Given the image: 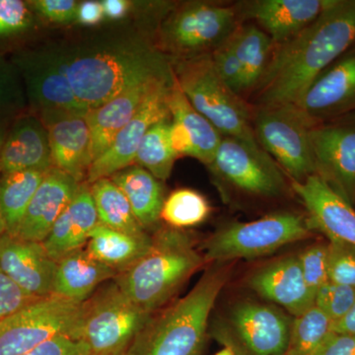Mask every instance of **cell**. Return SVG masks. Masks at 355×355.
I'll list each match as a JSON object with an SVG mask.
<instances>
[{
  "instance_id": "1",
  "label": "cell",
  "mask_w": 355,
  "mask_h": 355,
  "mask_svg": "<svg viewBox=\"0 0 355 355\" xmlns=\"http://www.w3.org/2000/svg\"><path fill=\"white\" fill-rule=\"evenodd\" d=\"M355 44V0H331L300 34L275 46L256 88L259 107L296 105L313 83Z\"/></svg>"
},
{
  "instance_id": "2",
  "label": "cell",
  "mask_w": 355,
  "mask_h": 355,
  "mask_svg": "<svg viewBox=\"0 0 355 355\" xmlns=\"http://www.w3.org/2000/svg\"><path fill=\"white\" fill-rule=\"evenodd\" d=\"M70 85L89 110L128 89L174 77L164 51L142 42H109L60 51Z\"/></svg>"
},
{
  "instance_id": "3",
  "label": "cell",
  "mask_w": 355,
  "mask_h": 355,
  "mask_svg": "<svg viewBox=\"0 0 355 355\" xmlns=\"http://www.w3.org/2000/svg\"><path fill=\"white\" fill-rule=\"evenodd\" d=\"M205 263L187 231L166 226L155 231L149 251L114 280L135 304L155 314Z\"/></svg>"
},
{
  "instance_id": "4",
  "label": "cell",
  "mask_w": 355,
  "mask_h": 355,
  "mask_svg": "<svg viewBox=\"0 0 355 355\" xmlns=\"http://www.w3.org/2000/svg\"><path fill=\"white\" fill-rule=\"evenodd\" d=\"M226 263H214L187 295L153 315L127 355H202L210 314L227 282Z\"/></svg>"
},
{
  "instance_id": "5",
  "label": "cell",
  "mask_w": 355,
  "mask_h": 355,
  "mask_svg": "<svg viewBox=\"0 0 355 355\" xmlns=\"http://www.w3.org/2000/svg\"><path fill=\"white\" fill-rule=\"evenodd\" d=\"M175 77L187 99L207 119L222 137L257 142L253 113L241 96L222 81L210 55L178 60Z\"/></svg>"
},
{
  "instance_id": "6",
  "label": "cell",
  "mask_w": 355,
  "mask_h": 355,
  "mask_svg": "<svg viewBox=\"0 0 355 355\" xmlns=\"http://www.w3.org/2000/svg\"><path fill=\"white\" fill-rule=\"evenodd\" d=\"M153 315L130 300L114 279L110 280L84 302L78 340L87 345L91 355L127 354Z\"/></svg>"
},
{
  "instance_id": "7",
  "label": "cell",
  "mask_w": 355,
  "mask_h": 355,
  "mask_svg": "<svg viewBox=\"0 0 355 355\" xmlns=\"http://www.w3.org/2000/svg\"><path fill=\"white\" fill-rule=\"evenodd\" d=\"M311 233L307 217L295 212H277L254 221L232 222L203 243V257L207 263L256 259L306 239Z\"/></svg>"
},
{
  "instance_id": "8",
  "label": "cell",
  "mask_w": 355,
  "mask_h": 355,
  "mask_svg": "<svg viewBox=\"0 0 355 355\" xmlns=\"http://www.w3.org/2000/svg\"><path fill=\"white\" fill-rule=\"evenodd\" d=\"M84 302L50 294L38 297L0 323V355H23L65 338L78 340Z\"/></svg>"
},
{
  "instance_id": "9",
  "label": "cell",
  "mask_w": 355,
  "mask_h": 355,
  "mask_svg": "<svg viewBox=\"0 0 355 355\" xmlns=\"http://www.w3.org/2000/svg\"><path fill=\"white\" fill-rule=\"evenodd\" d=\"M293 317L275 306L242 301L210 327V336L234 355H286Z\"/></svg>"
},
{
  "instance_id": "10",
  "label": "cell",
  "mask_w": 355,
  "mask_h": 355,
  "mask_svg": "<svg viewBox=\"0 0 355 355\" xmlns=\"http://www.w3.org/2000/svg\"><path fill=\"white\" fill-rule=\"evenodd\" d=\"M316 125L297 105L258 107L253 130L259 146L291 178L302 182L316 174L310 135Z\"/></svg>"
},
{
  "instance_id": "11",
  "label": "cell",
  "mask_w": 355,
  "mask_h": 355,
  "mask_svg": "<svg viewBox=\"0 0 355 355\" xmlns=\"http://www.w3.org/2000/svg\"><path fill=\"white\" fill-rule=\"evenodd\" d=\"M236 6L190 2L166 18L161 27L164 50L186 60L212 51L227 42L239 27Z\"/></svg>"
},
{
  "instance_id": "12",
  "label": "cell",
  "mask_w": 355,
  "mask_h": 355,
  "mask_svg": "<svg viewBox=\"0 0 355 355\" xmlns=\"http://www.w3.org/2000/svg\"><path fill=\"white\" fill-rule=\"evenodd\" d=\"M19 72L27 104L41 116L67 113L85 116L87 107L79 101L62 64V53L53 49H21L9 58Z\"/></svg>"
},
{
  "instance_id": "13",
  "label": "cell",
  "mask_w": 355,
  "mask_h": 355,
  "mask_svg": "<svg viewBox=\"0 0 355 355\" xmlns=\"http://www.w3.org/2000/svg\"><path fill=\"white\" fill-rule=\"evenodd\" d=\"M222 181L261 198H277L286 190L280 167L258 142L223 137L209 166Z\"/></svg>"
},
{
  "instance_id": "14",
  "label": "cell",
  "mask_w": 355,
  "mask_h": 355,
  "mask_svg": "<svg viewBox=\"0 0 355 355\" xmlns=\"http://www.w3.org/2000/svg\"><path fill=\"white\" fill-rule=\"evenodd\" d=\"M310 139L316 174L355 202V112L314 125Z\"/></svg>"
},
{
  "instance_id": "15",
  "label": "cell",
  "mask_w": 355,
  "mask_h": 355,
  "mask_svg": "<svg viewBox=\"0 0 355 355\" xmlns=\"http://www.w3.org/2000/svg\"><path fill=\"white\" fill-rule=\"evenodd\" d=\"M174 80L175 77L171 83L161 84L147 96L132 121L114 137L108 150L93 161L86 183L90 184L98 180L112 177L133 165L141 140L149 128L159 121L171 118L168 97Z\"/></svg>"
},
{
  "instance_id": "16",
  "label": "cell",
  "mask_w": 355,
  "mask_h": 355,
  "mask_svg": "<svg viewBox=\"0 0 355 355\" xmlns=\"http://www.w3.org/2000/svg\"><path fill=\"white\" fill-rule=\"evenodd\" d=\"M291 186L307 209L312 230L321 231L329 240L355 246V210L349 200L318 174L292 182Z\"/></svg>"
},
{
  "instance_id": "17",
  "label": "cell",
  "mask_w": 355,
  "mask_h": 355,
  "mask_svg": "<svg viewBox=\"0 0 355 355\" xmlns=\"http://www.w3.org/2000/svg\"><path fill=\"white\" fill-rule=\"evenodd\" d=\"M296 105L316 125L355 112V48L324 70Z\"/></svg>"
},
{
  "instance_id": "18",
  "label": "cell",
  "mask_w": 355,
  "mask_h": 355,
  "mask_svg": "<svg viewBox=\"0 0 355 355\" xmlns=\"http://www.w3.org/2000/svg\"><path fill=\"white\" fill-rule=\"evenodd\" d=\"M55 266L57 261L43 243L8 233L0 236V270L30 295L44 297L51 294Z\"/></svg>"
},
{
  "instance_id": "19",
  "label": "cell",
  "mask_w": 355,
  "mask_h": 355,
  "mask_svg": "<svg viewBox=\"0 0 355 355\" xmlns=\"http://www.w3.org/2000/svg\"><path fill=\"white\" fill-rule=\"evenodd\" d=\"M168 107L170 116V139L179 156L198 159L207 167L214 160L222 135L207 119L191 106L175 77Z\"/></svg>"
},
{
  "instance_id": "20",
  "label": "cell",
  "mask_w": 355,
  "mask_h": 355,
  "mask_svg": "<svg viewBox=\"0 0 355 355\" xmlns=\"http://www.w3.org/2000/svg\"><path fill=\"white\" fill-rule=\"evenodd\" d=\"M331 0H254L237 9L238 16L254 20L275 46L286 43L309 27Z\"/></svg>"
},
{
  "instance_id": "21",
  "label": "cell",
  "mask_w": 355,
  "mask_h": 355,
  "mask_svg": "<svg viewBox=\"0 0 355 355\" xmlns=\"http://www.w3.org/2000/svg\"><path fill=\"white\" fill-rule=\"evenodd\" d=\"M39 118L48 130L53 167L78 183L85 182L92 164L90 130L85 116L53 113Z\"/></svg>"
},
{
  "instance_id": "22",
  "label": "cell",
  "mask_w": 355,
  "mask_h": 355,
  "mask_svg": "<svg viewBox=\"0 0 355 355\" xmlns=\"http://www.w3.org/2000/svg\"><path fill=\"white\" fill-rule=\"evenodd\" d=\"M51 168L48 130L36 114L23 112L7 133L0 160L1 175L30 170L48 172Z\"/></svg>"
},
{
  "instance_id": "23",
  "label": "cell",
  "mask_w": 355,
  "mask_h": 355,
  "mask_svg": "<svg viewBox=\"0 0 355 355\" xmlns=\"http://www.w3.org/2000/svg\"><path fill=\"white\" fill-rule=\"evenodd\" d=\"M249 286L292 317L300 316L315 305V296L306 284L298 256L286 257L261 268L250 277Z\"/></svg>"
},
{
  "instance_id": "24",
  "label": "cell",
  "mask_w": 355,
  "mask_h": 355,
  "mask_svg": "<svg viewBox=\"0 0 355 355\" xmlns=\"http://www.w3.org/2000/svg\"><path fill=\"white\" fill-rule=\"evenodd\" d=\"M80 184L57 168L49 170L28 207L16 236L28 241L43 243Z\"/></svg>"
},
{
  "instance_id": "25",
  "label": "cell",
  "mask_w": 355,
  "mask_h": 355,
  "mask_svg": "<svg viewBox=\"0 0 355 355\" xmlns=\"http://www.w3.org/2000/svg\"><path fill=\"white\" fill-rule=\"evenodd\" d=\"M174 77L169 80L153 81L135 86L101 106L89 110L85 120L90 130L92 162L108 150L114 137L132 121L147 96L161 84L171 83Z\"/></svg>"
},
{
  "instance_id": "26",
  "label": "cell",
  "mask_w": 355,
  "mask_h": 355,
  "mask_svg": "<svg viewBox=\"0 0 355 355\" xmlns=\"http://www.w3.org/2000/svg\"><path fill=\"white\" fill-rule=\"evenodd\" d=\"M99 223L90 186L79 184L76 196L62 212L50 234L43 242L55 261L87 245L91 231Z\"/></svg>"
},
{
  "instance_id": "27",
  "label": "cell",
  "mask_w": 355,
  "mask_h": 355,
  "mask_svg": "<svg viewBox=\"0 0 355 355\" xmlns=\"http://www.w3.org/2000/svg\"><path fill=\"white\" fill-rule=\"evenodd\" d=\"M116 275L114 270L96 260L83 248L57 261L51 294L85 302Z\"/></svg>"
},
{
  "instance_id": "28",
  "label": "cell",
  "mask_w": 355,
  "mask_h": 355,
  "mask_svg": "<svg viewBox=\"0 0 355 355\" xmlns=\"http://www.w3.org/2000/svg\"><path fill=\"white\" fill-rule=\"evenodd\" d=\"M128 198L135 218L149 233L157 230L164 203L161 181L139 165H132L110 177Z\"/></svg>"
},
{
  "instance_id": "29",
  "label": "cell",
  "mask_w": 355,
  "mask_h": 355,
  "mask_svg": "<svg viewBox=\"0 0 355 355\" xmlns=\"http://www.w3.org/2000/svg\"><path fill=\"white\" fill-rule=\"evenodd\" d=\"M153 235H135L98 223L91 231L86 250L88 253L114 272L128 270L149 251Z\"/></svg>"
},
{
  "instance_id": "30",
  "label": "cell",
  "mask_w": 355,
  "mask_h": 355,
  "mask_svg": "<svg viewBox=\"0 0 355 355\" xmlns=\"http://www.w3.org/2000/svg\"><path fill=\"white\" fill-rule=\"evenodd\" d=\"M46 173L30 170L0 176V212L8 234L17 235L28 207Z\"/></svg>"
},
{
  "instance_id": "31",
  "label": "cell",
  "mask_w": 355,
  "mask_h": 355,
  "mask_svg": "<svg viewBox=\"0 0 355 355\" xmlns=\"http://www.w3.org/2000/svg\"><path fill=\"white\" fill-rule=\"evenodd\" d=\"M229 41L241 64L245 92L254 90L265 73L275 44L257 25H240Z\"/></svg>"
},
{
  "instance_id": "32",
  "label": "cell",
  "mask_w": 355,
  "mask_h": 355,
  "mask_svg": "<svg viewBox=\"0 0 355 355\" xmlns=\"http://www.w3.org/2000/svg\"><path fill=\"white\" fill-rule=\"evenodd\" d=\"M89 186L99 223L128 234L148 233L140 226L128 198L111 178L98 180Z\"/></svg>"
},
{
  "instance_id": "33",
  "label": "cell",
  "mask_w": 355,
  "mask_h": 355,
  "mask_svg": "<svg viewBox=\"0 0 355 355\" xmlns=\"http://www.w3.org/2000/svg\"><path fill=\"white\" fill-rule=\"evenodd\" d=\"M170 121L171 118L166 119L149 128L135 156V163L159 181L169 179L175 162L180 157L170 139Z\"/></svg>"
},
{
  "instance_id": "34",
  "label": "cell",
  "mask_w": 355,
  "mask_h": 355,
  "mask_svg": "<svg viewBox=\"0 0 355 355\" xmlns=\"http://www.w3.org/2000/svg\"><path fill=\"white\" fill-rule=\"evenodd\" d=\"M210 212L209 202L202 193L193 189L182 188L165 198L160 218L168 227L184 230L203 223Z\"/></svg>"
},
{
  "instance_id": "35",
  "label": "cell",
  "mask_w": 355,
  "mask_h": 355,
  "mask_svg": "<svg viewBox=\"0 0 355 355\" xmlns=\"http://www.w3.org/2000/svg\"><path fill=\"white\" fill-rule=\"evenodd\" d=\"M333 321L316 305L293 317L286 355H314L333 331Z\"/></svg>"
},
{
  "instance_id": "36",
  "label": "cell",
  "mask_w": 355,
  "mask_h": 355,
  "mask_svg": "<svg viewBox=\"0 0 355 355\" xmlns=\"http://www.w3.org/2000/svg\"><path fill=\"white\" fill-rule=\"evenodd\" d=\"M35 24L36 15L28 1L0 0V49L24 38L34 29Z\"/></svg>"
},
{
  "instance_id": "37",
  "label": "cell",
  "mask_w": 355,
  "mask_h": 355,
  "mask_svg": "<svg viewBox=\"0 0 355 355\" xmlns=\"http://www.w3.org/2000/svg\"><path fill=\"white\" fill-rule=\"evenodd\" d=\"M27 106L24 85L9 58L0 55V120L16 118Z\"/></svg>"
},
{
  "instance_id": "38",
  "label": "cell",
  "mask_w": 355,
  "mask_h": 355,
  "mask_svg": "<svg viewBox=\"0 0 355 355\" xmlns=\"http://www.w3.org/2000/svg\"><path fill=\"white\" fill-rule=\"evenodd\" d=\"M355 303V287L328 282L318 291L315 305L323 311L333 323L349 314Z\"/></svg>"
},
{
  "instance_id": "39",
  "label": "cell",
  "mask_w": 355,
  "mask_h": 355,
  "mask_svg": "<svg viewBox=\"0 0 355 355\" xmlns=\"http://www.w3.org/2000/svg\"><path fill=\"white\" fill-rule=\"evenodd\" d=\"M329 282L355 287V246L340 240H329Z\"/></svg>"
},
{
  "instance_id": "40",
  "label": "cell",
  "mask_w": 355,
  "mask_h": 355,
  "mask_svg": "<svg viewBox=\"0 0 355 355\" xmlns=\"http://www.w3.org/2000/svg\"><path fill=\"white\" fill-rule=\"evenodd\" d=\"M301 270L313 295L329 282L328 244L313 245L298 256Z\"/></svg>"
},
{
  "instance_id": "41",
  "label": "cell",
  "mask_w": 355,
  "mask_h": 355,
  "mask_svg": "<svg viewBox=\"0 0 355 355\" xmlns=\"http://www.w3.org/2000/svg\"><path fill=\"white\" fill-rule=\"evenodd\" d=\"M214 69L224 83L236 94L245 93L241 64L236 57L230 41L225 42L210 53Z\"/></svg>"
},
{
  "instance_id": "42",
  "label": "cell",
  "mask_w": 355,
  "mask_h": 355,
  "mask_svg": "<svg viewBox=\"0 0 355 355\" xmlns=\"http://www.w3.org/2000/svg\"><path fill=\"white\" fill-rule=\"evenodd\" d=\"M35 15L49 22L65 23L76 20L79 3L74 0H31L28 1Z\"/></svg>"
},
{
  "instance_id": "43",
  "label": "cell",
  "mask_w": 355,
  "mask_h": 355,
  "mask_svg": "<svg viewBox=\"0 0 355 355\" xmlns=\"http://www.w3.org/2000/svg\"><path fill=\"white\" fill-rule=\"evenodd\" d=\"M36 298L21 289L0 270V323Z\"/></svg>"
},
{
  "instance_id": "44",
  "label": "cell",
  "mask_w": 355,
  "mask_h": 355,
  "mask_svg": "<svg viewBox=\"0 0 355 355\" xmlns=\"http://www.w3.org/2000/svg\"><path fill=\"white\" fill-rule=\"evenodd\" d=\"M23 355H91L87 345L73 338H53Z\"/></svg>"
},
{
  "instance_id": "45",
  "label": "cell",
  "mask_w": 355,
  "mask_h": 355,
  "mask_svg": "<svg viewBox=\"0 0 355 355\" xmlns=\"http://www.w3.org/2000/svg\"><path fill=\"white\" fill-rule=\"evenodd\" d=\"M314 355H355V334L331 331Z\"/></svg>"
},
{
  "instance_id": "46",
  "label": "cell",
  "mask_w": 355,
  "mask_h": 355,
  "mask_svg": "<svg viewBox=\"0 0 355 355\" xmlns=\"http://www.w3.org/2000/svg\"><path fill=\"white\" fill-rule=\"evenodd\" d=\"M101 2L84 1L77 8L76 20L84 25H96L104 19Z\"/></svg>"
},
{
  "instance_id": "47",
  "label": "cell",
  "mask_w": 355,
  "mask_h": 355,
  "mask_svg": "<svg viewBox=\"0 0 355 355\" xmlns=\"http://www.w3.org/2000/svg\"><path fill=\"white\" fill-rule=\"evenodd\" d=\"M101 4L105 16L112 20L121 19L130 8V2L125 0H104Z\"/></svg>"
},
{
  "instance_id": "48",
  "label": "cell",
  "mask_w": 355,
  "mask_h": 355,
  "mask_svg": "<svg viewBox=\"0 0 355 355\" xmlns=\"http://www.w3.org/2000/svg\"><path fill=\"white\" fill-rule=\"evenodd\" d=\"M333 331L336 334H355V303L347 316L333 324Z\"/></svg>"
},
{
  "instance_id": "49",
  "label": "cell",
  "mask_w": 355,
  "mask_h": 355,
  "mask_svg": "<svg viewBox=\"0 0 355 355\" xmlns=\"http://www.w3.org/2000/svg\"><path fill=\"white\" fill-rule=\"evenodd\" d=\"M14 119H1L0 120V160H1L2 148H3L4 141H6L7 133ZM1 175V172H0Z\"/></svg>"
},
{
  "instance_id": "50",
  "label": "cell",
  "mask_w": 355,
  "mask_h": 355,
  "mask_svg": "<svg viewBox=\"0 0 355 355\" xmlns=\"http://www.w3.org/2000/svg\"><path fill=\"white\" fill-rule=\"evenodd\" d=\"M6 233V223H4L3 218H2L1 212H0V236Z\"/></svg>"
},
{
  "instance_id": "51",
  "label": "cell",
  "mask_w": 355,
  "mask_h": 355,
  "mask_svg": "<svg viewBox=\"0 0 355 355\" xmlns=\"http://www.w3.org/2000/svg\"><path fill=\"white\" fill-rule=\"evenodd\" d=\"M214 355H234L233 352H231L230 349H227V347H223V349L219 350L216 354Z\"/></svg>"
},
{
  "instance_id": "52",
  "label": "cell",
  "mask_w": 355,
  "mask_h": 355,
  "mask_svg": "<svg viewBox=\"0 0 355 355\" xmlns=\"http://www.w3.org/2000/svg\"><path fill=\"white\" fill-rule=\"evenodd\" d=\"M121 355H127V354H121Z\"/></svg>"
}]
</instances>
